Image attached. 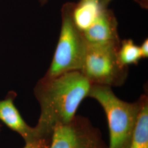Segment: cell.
I'll return each instance as SVG.
<instances>
[{
    "mask_svg": "<svg viewBox=\"0 0 148 148\" xmlns=\"http://www.w3.org/2000/svg\"><path fill=\"white\" fill-rule=\"evenodd\" d=\"M91 86L79 71L40 79L34 89L41 109L34 127L36 139L51 138L57 125L71 121L82 101L88 97Z\"/></svg>",
    "mask_w": 148,
    "mask_h": 148,
    "instance_id": "cell-1",
    "label": "cell"
},
{
    "mask_svg": "<svg viewBox=\"0 0 148 148\" xmlns=\"http://www.w3.org/2000/svg\"><path fill=\"white\" fill-rule=\"evenodd\" d=\"M95 99L106 113L109 130L108 148H130L140 109V101L129 103L115 95L111 87L92 85L88 97Z\"/></svg>",
    "mask_w": 148,
    "mask_h": 148,
    "instance_id": "cell-2",
    "label": "cell"
},
{
    "mask_svg": "<svg viewBox=\"0 0 148 148\" xmlns=\"http://www.w3.org/2000/svg\"><path fill=\"white\" fill-rule=\"evenodd\" d=\"M75 3L68 2L62 10V25L52 60L45 75L54 77L71 71H79L87 43L73 18Z\"/></svg>",
    "mask_w": 148,
    "mask_h": 148,
    "instance_id": "cell-3",
    "label": "cell"
},
{
    "mask_svg": "<svg viewBox=\"0 0 148 148\" xmlns=\"http://www.w3.org/2000/svg\"><path fill=\"white\" fill-rule=\"evenodd\" d=\"M120 44H87L79 71L92 85L120 87L126 82L128 68L120 63Z\"/></svg>",
    "mask_w": 148,
    "mask_h": 148,
    "instance_id": "cell-4",
    "label": "cell"
},
{
    "mask_svg": "<svg viewBox=\"0 0 148 148\" xmlns=\"http://www.w3.org/2000/svg\"><path fill=\"white\" fill-rule=\"evenodd\" d=\"M48 148H108L100 131L85 117L76 116L53 129Z\"/></svg>",
    "mask_w": 148,
    "mask_h": 148,
    "instance_id": "cell-5",
    "label": "cell"
},
{
    "mask_svg": "<svg viewBox=\"0 0 148 148\" xmlns=\"http://www.w3.org/2000/svg\"><path fill=\"white\" fill-rule=\"evenodd\" d=\"M118 22L113 12L103 8L95 22L82 32L87 44H120Z\"/></svg>",
    "mask_w": 148,
    "mask_h": 148,
    "instance_id": "cell-6",
    "label": "cell"
},
{
    "mask_svg": "<svg viewBox=\"0 0 148 148\" xmlns=\"http://www.w3.org/2000/svg\"><path fill=\"white\" fill-rule=\"evenodd\" d=\"M16 94L10 91L3 99L0 100V120L13 131L18 133L25 143L36 139L34 127L29 126L23 120L14 104Z\"/></svg>",
    "mask_w": 148,
    "mask_h": 148,
    "instance_id": "cell-7",
    "label": "cell"
},
{
    "mask_svg": "<svg viewBox=\"0 0 148 148\" xmlns=\"http://www.w3.org/2000/svg\"><path fill=\"white\" fill-rule=\"evenodd\" d=\"M103 7L100 3L89 0H80L74 4L73 18L81 32L86 30L95 22Z\"/></svg>",
    "mask_w": 148,
    "mask_h": 148,
    "instance_id": "cell-8",
    "label": "cell"
},
{
    "mask_svg": "<svg viewBox=\"0 0 148 148\" xmlns=\"http://www.w3.org/2000/svg\"><path fill=\"white\" fill-rule=\"evenodd\" d=\"M139 99L140 109L130 148H148V95H142Z\"/></svg>",
    "mask_w": 148,
    "mask_h": 148,
    "instance_id": "cell-9",
    "label": "cell"
},
{
    "mask_svg": "<svg viewBox=\"0 0 148 148\" xmlns=\"http://www.w3.org/2000/svg\"><path fill=\"white\" fill-rule=\"evenodd\" d=\"M117 57L122 65L128 67L130 65H137L142 59L139 46L131 39L121 41L117 51Z\"/></svg>",
    "mask_w": 148,
    "mask_h": 148,
    "instance_id": "cell-10",
    "label": "cell"
},
{
    "mask_svg": "<svg viewBox=\"0 0 148 148\" xmlns=\"http://www.w3.org/2000/svg\"><path fill=\"white\" fill-rule=\"evenodd\" d=\"M51 142V138H41L26 143L23 148H48Z\"/></svg>",
    "mask_w": 148,
    "mask_h": 148,
    "instance_id": "cell-11",
    "label": "cell"
},
{
    "mask_svg": "<svg viewBox=\"0 0 148 148\" xmlns=\"http://www.w3.org/2000/svg\"><path fill=\"white\" fill-rule=\"evenodd\" d=\"M142 59H145L148 57V39L144 40L142 45L139 46Z\"/></svg>",
    "mask_w": 148,
    "mask_h": 148,
    "instance_id": "cell-12",
    "label": "cell"
},
{
    "mask_svg": "<svg viewBox=\"0 0 148 148\" xmlns=\"http://www.w3.org/2000/svg\"><path fill=\"white\" fill-rule=\"evenodd\" d=\"M135 1L144 8H148V0H135Z\"/></svg>",
    "mask_w": 148,
    "mask_h": 148,
    "instance_id": "cell-13",
    "label": "cell"
},
{
    "mask_svg": "<svg viewBox=\"0 0 148 148\" xmlns=\"http://www.w3.org/2000/svg\"><path fill=\"white\" fill-rule=\"evenodd\" d=\"M111 1L112 0H101L100 4L102 7L107 8V6L110 3Z\"/></svg>",
    "mask_w": 148,
    "mask_h": 148,
    "instance_id": "cell-14",
    "label": "cell"
},
{
    "mask_svg": "<svg viewBox=\"0 0 148 148\" xmlns=\"http://www.w3.org/2000/svg\"><path fill=\"white\" fill-rule=\"evenodd\" d=\"M48 0H40V2L41 5H44L47 2Z\"/></svg>",
    "mask_w": 148,
    "mask_h": 148,
    "instance_id": "cell-15",
    "label": "cell"
},
{
    "mask_svg": "<svg viewBox=\"0 0 148 148\" xmlns=\"http://www.w3.org/2000/svg\"><path fill=\"white\" fill-rule=\"evenodd\" d=\"M89 1H94V2H98V3H100V2H101V0H89Z\"/></svg>",
    "mask_w": 148,
    "mask_h": 148,
    "instance_id": "cell-16",
    "label": "cell"
}]
</instances>
